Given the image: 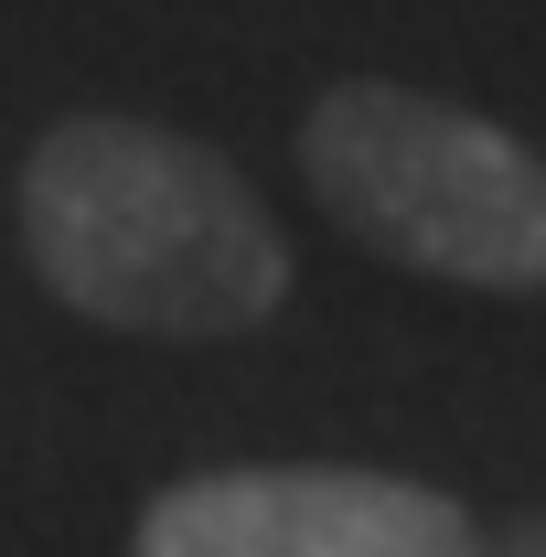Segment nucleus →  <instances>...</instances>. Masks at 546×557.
<instances>
[{
    "label": "nucleus",
    "mask_w": 546,
    "mask_h": 557,
    "mask_svg": "<svg viewBox=\"0 0 546 557\" xmlns=\"http://www.w3.org/2000/svg\"><path fill=\"white\" fill-rule=\"evenodd\" d=\"M129 557H482L472 515L408 472L353 461H236L139 504Z\"/></svg>",
    "instance_id": "3"
},
{
    "label": "nucleus",
    "mask_w": 546,
    "mask_h": 557,
    "mask_svg": "<svg viewBox=\"0 0 546 557\" xmlns=\"http://www.w3.org/2000/svg\"><path fill=\"white\" fill-rule=\"evenodd\" d=\"M482 557H546V515H525V525H514L504 547H482Z\"/></svg>",
    "instance_id": "4"
},
{
    "label": "nucleus",
    "mask_w": 546,
    "mask_h": 557,
    "mask_svg": "<svg viewBox=\"0 0 546 557\" xmlns=\"http://www.w3.org/2000/svg\"><path fill=\"white\" fill-rule=\"evenodd\" d=\"M300 172L343 236L450 289L546 300V150L450 97L353 75L300 119Z\"/></svg>",
    "instance_id": "2"
},
{
    "label": "nucleus",
    "mask_w": 546,
    "mask_h": 557,
    "mask_svg": "<svg viewBox=\"0 0 546 557\" xmlns=\"http://www.w3.org/2000/svg\"><path fill=\"white\" fill-rule=\"evenodd\" d=\"M22 247L44 289L150 344L258 333L289 300V236L247 172L194 129L86 108L22 161Z\"/></svg>",
    "instance_id": "1"
}]
</instances>
